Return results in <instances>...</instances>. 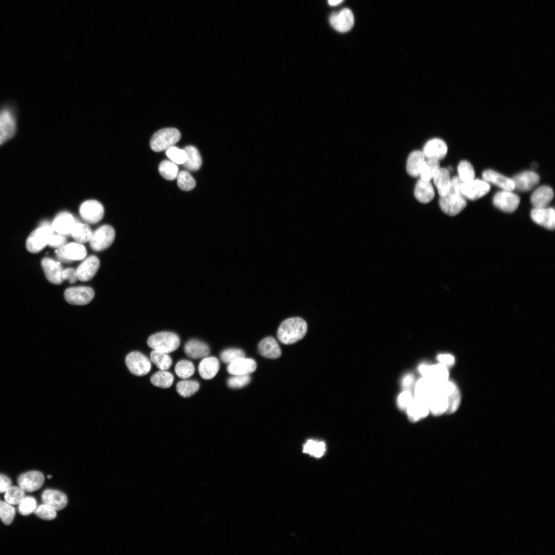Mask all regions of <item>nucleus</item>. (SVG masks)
I'll use <instances>...</instances> for the list:
<instances>
[{"mask_svg": "<svg viewBox=\"0 0 555 555\" xmlns=\"http://www.w3.org/2000/svg\"><path fill=\"white\" fill-rule=\"evenodd\" d=\"M415 382L414 375L411 373H408L403 376L401 383L403 390L412 392Z\"/></svg>", "mask_w": 555, "mask_h": 555, "instance_id": "57", "label": "nucleus"}, {"mask_svg": "<svg viewBox=\"0 0 555 555\" xmlns=\"http://www.w3.org/2000/svg\"><path fill=\"white\" fill-rule=\"evenodd\" d=\"M184 349L187 355L193 359L205 358L210 353L207 344L195 339L188 341L184 345Z\"/></svg>", "mask_w": 555, "mask_h": 555, "instance_id": "31", "label": "nucleus"}, {"mask_svg": "<svg viewBox=\"0 0 555 555\" xmlns=\"http://www.w3.org/2000/svg\"><path fill=\"white\" fill-rule=\"evenodd\" d=\"M251 378L249 375H234L227 380L228 385L232 388H239L247 385Z\"/></svg>", "mask_w": 555, "mask_h": 555, "instance_id": "54", "label": "nucleus"}, {"mask_svg": "<svg viewBox=\"0 0 555 555\" xmlns=\"http://www.w3.org/2000/svg\"><path fill=\"white\" fill-rule=\"evenodd\" d=\"M462 183L458 177H454L451 179L449 191L439 199V205L441 210L450 216L458 214L467 206L466 198L461 192Z\"/></svg>", "mask_w": 555, "mask_h": 555, "instance_id": "1", "label": "nucleus"}, {"mask_svg": "<svg viewBox=\"0 0 555 555\" xmlns=\"http://www.w3.org/2000/svg\"><path fill=\"white\" fill-rule=\"evenodd\" d=\"M15 515V509L6 502L0 501V519L6 525H10Z\"/></svg>", "mask_w": 555, "mask_h": 555, "instance_id": "48", "label": "nucleus"}, {"mask_svg": "<svg viewBox=\"0 0 555 555\" xmlns=\"http://www.w3.org/2000/svg\"><path fill=\"white\" fill-rule=\"evenodd\" d=\"M414 398L412 392L403 390L398 396L397 403L398 408L403 411H406Z\"/></svg>", "mask_w": 555, "mask_h": 555, "instance_id": "55", "label": "nucleus"}, {"mask_svg": "<svg viewBox=\"0 0 555 555\" xmlns=\"http://www.w3.org/2000/svg\"><path fill=\"white\" fill-rule=\"evenodd\" d=\"M429 411L434 415H441L446 412L448 408V397L442 393L435 390L427 400Z\"/></svg>", "mask_w": 555, "mask_h": 555, "instance_id": "23", "label": "nucleus"}, {"mask_svg": "<svg viewBox=\"0 0 555 555\" xmlns=\"http://www.w3.org/2000/svg\"><path fill=\"white\" fill-rule=\"evenodd\" d=\"M448 146L446 142L439 138H433L429 140L424 145L423 153L427 159L439 160L447 155Z\"/></svg>", "mask_w": 555, "mask_h": 555, "instance_id": "18", "label": "nucleus"}, {"mask_svg": "<svg viewBox=\"0 0 555 555\" xmlns=\"http://www.w3.org/2000/svg\"><path fill=\"white\" fill-rule=\"evenodd\" d=\"M67 242L65 235L54 233L49 237L48 245L51 247L59 248L66 245Z\"/></svg>", "mask_w": 555, "mask_h": 555, "instance_id": "56", "label": "nucleus"}, {"mask_svg": "<svg viewBox=\"0 0 555 555\" xmlns=\"http://www.w3.org/2000/svg\"><path fill=\"white\" fill-rule=\"evenodd\" d=\"M54 233L51 225L47 221L41 224L33 231L26 240V248L31 253H37L48 245L50 236Z\"/></svg>", "mask_w": 555, "mask_h": 555, "instance_id": "5", "label": "nucleus"}, {"mask_svg": "<svg viewBox=\"0 0 555 555\" xmlns=\"http://www.w3.org/2000/svg\"><path fill=\"white\" fill-rule=\"evenodd\" d=\"M150 359L160 370L168 369L172 363V359L168 353L157 350L151 351Z\"/></svg>", "mask_w": 555, "mask_h": 555, "instance_id": "39", "label": "nucleus"}, {"mask_svg": "<svg viewBox=\"0 0 555 555\" xmlns=\"http://www.w3.org/2000/svg\"><path fill=\"white\" fill-rule=\"evenodd\" d=\"M159 172L165 179L173 180L177 178L178 168L176 164L172 161L163 160L159 164Z\"/></svg>", "mask_w": 555, "mask_h": 555, "instance_id": "43", "label": "nucleus"}, {"mask_svg": "<svg viewBox=\"0 0 555 555\" xmlns=\"http://www.w3.org/2000/svg\"><path fill=\"white\" fill-rule=\"evenodd\" d=\"M94 297L93 289L87 286L70 287L67 288L64 292L65 300L72 305H86L92 300Z\"/></svg>", "mask_w": 555, "mask_h": 555, "instance_id": "10", "label": "nucleus"}, {"mask_svg": "<svg viewBox=\"0 0 555 555\" xmlns=\"http://www.w3.org/2000/svg\"><path fill=\"white\" fill-rule=\"evenodd\" d=\"M47 477H48V478L50 479V478H51V475H48Z\"/></svg>", "mask_w": 555, "mask_h": 555, "instance_id": "62", "label": "nucleus"}, {"mask_svg": "<svg viewBox=\"0 0 555 555\" xmlns=\"http://www.w3.org/2000/svg\"><path fill=\"white\" fill-rule=\"evenodd\" d=\"M18 505L19 513L25 516L34 512L37 507L36 499L31 496L25 497Z\"/></svg>", "mask_w": 555, "mask_h": 555, "instance_id": "49", "label": "nucleus"}, {"mask_svg": "<svg viewBox=\"0 0 555 555\" xmlns=\"http://www.w3.org/2000/svg\"><path fill=\"white\" fill-rule=\"evenodd\" d=\"M76 223L70 213L63 211L56 215L51 225L53 231L57 233L66 235L70 234L72 228Z\"/></svg>", "mask_w": 555, "mask_h": 555, "instance_id": "20", "label": "nucleus"}, {"mask_svg": "<svg viewBox=\"0 0 555 555\" xmlns=\"http://www.w3.org/2000/svg\"><path fill=\"white\" fill-rule=\"evenodd\" d=\"M483 178L487 182L494 184L504 190L512 191L515 186L512 179L506 177L495 171L487 170L482 174Z\"/></svg>", "mask_w": 555, "mask_h": 555, "instance_id": "25", "label": "nucleus"}, {"mask_svg": "<svg viewBox=\"0 0 555 555\" xmlns=\"http://www.w3.org/2000/svg\"><path fill=\"white\" fill-rule=\"evenodd\" d=\"M425 158L423 152L420 151H414L410 153L406 162V171L410 176L417 177L419 175Z\"/></svg>", "mask_w": 555, "mask_h": 555, "instance_id": "33", "label": "nucleus"}, {"mask_svg": "<svg viewBox=\"0 0 555 555\" xmlns=\"http://www.w3.org/2000/svg\"><path fill=\"white\" fill-rule=\"evenodd\" d=\"M435 385L427 378L422 377L415 382L413 391L415 398L427 401L435 390Z\"/></svg>", "mask_w": 555, "mask_h": 555, "instance_id": "34", "label": "nucleus"}, {"mask_svg": "<svg viewBox=\"0 0 555 555\" xmlns=\"http://www.w3.org/2000/svg\"><path fill=\"white\" fill-rule=\"evenodd\" d=\"M344 0H328V4L331 6H336L342 3Z\"/></svg>", "mask_w": 555, "mask_h": 555, "instance_id": "61", "label": "nucleus"}, {"mask_svg": "<svg viewBox=\"0 0 555 555\" xmlns=\"http://www.w3.org/2000/svg\"><path fill=\"white\" fill-rule=\"evenodd\" d=\"M520 197L512 191L503 190L496 193L493 198L495 207L505 212L511 213L518 207Z\"/></svg>", "mask_w": 555, "mask_h": 555, "instance_id": "14", "label": "nucleus"}, {"mask_svg": "<svg viewBox=\"0 0 555 555\" xmlns=\"http://www.w3.org/2000/svg\"><path fill=\"white\" fill-rule=\"evenodd\" d=\"M151 382L155 386L161 388L170 387L174 381V376L170 372L161 370L151 377Z\"/></svg>", "mask_w": 555, "mask_h": 555, "instance_id": "38", "label": "nucleus"}, {"mask_svg": "<svg viewBox=\"0 0 555 555\" xmlns=\"http://www.w3.org/2000/svg\"><path fill=\"white\" fill-rule=\"evenodd\" d=\"M433 179L440 196L446 195L449 191L451 182L449 170L446 168H439Z\"/></svg>", "mask_w": 555, "mask_h": 555, "instance_id": "32", "label": "nucleus"}, {"mask_svg": "<svg viewBox=\"0 0 555 555\" xmlns=\"http://www.w3.org/2000/svg\"><path fill=\"white\" fill-rule=\"evenodd\" d=\"M42 500L56 511L65 508L67 504V497L63 492L54 489H47L42 494Z\"/></svg>", "mask_w": 555, "mask_h": 555, "instance_id": "22", "label": "nucleus"}, {"mask_svg": "<svg viewBox=\"0 0 555 555\" xmlns=\"http://www.w3.org/2000/svg\"><path fill=\"white\" fill-rule=\"evenodd\" d=\"M125 363L133 374L141 376L147 374L151 369L149 359L139 351H132L125 358Z\"/></svg>", "mask_w": 555, "mask_h": 555, "instance_id": "9", "label": "nucleus"}, {"mask_svg": "<svg viewBox=\"0 0 555 555\" xmlns=\"http://www.w3.org/2000/svg\"><path fill=\"white\" fill-rule=\"evenodd\" d=\"M330 25L337 31L344 33L349 31L354 25V16L350 9L344 8L332 13L329 16Z\"/></svg>", "mask_w": 555, "mask_h": 555, "instance_id": "11", "label": "nucleus"}, {"mask_svg": "<svg viewBox=\"0 0 555 555\" xmlns=\"http://www.w3.org/2000/svg\"><path fill=\"white\" fill-rule=\"evenodd\" d=\"M219 368L218 359L214 357H205L200 362L198 372L204 379L209 380L214 378Z\"/></svg>", "mask_w": 555, "mask_h": 555, "instance_id": "30", "label": "nucleus"}, {"mask_svg": "<svg viewBox=\"0 0 555 555\" xmlns=\"http://www.w3.org/2000/svg\"><path fill=\"white\" fill-rule=\"evenodd\" d=\"M177 179L178 186L182 190L190 191L195 187V180L188 171H182L178 173Z\"/></svg>", "mask_w": 555, "mask_h": 555, "instance_id": "47", "label": "nucleus"}, {"mask_svg": "<svg viewBox=\"0 0 555 555\" xmlns=\"http://www.w3.org/2000/svg\"><path fill=\"white\" fill-rule=\"evenodd\" d=\"M33 513L40 518L45 520H51L57 516V511L45 504L37 506Z\"/></svg>", "mask_w": 555, "mask_h": 555, "instance_id": "52", "label": "nucleus"}, {"mask_svg": "<svg viewBox=\"0 0 555 555\" xmlns=\"http://www.w3.org/2000/svg\"><path fill=\"white\" fill-rule=\"evenodd\" d=\"M414 196L421 203H427L432 201L434 197L435 192L430 181L420 178L416 184Z\"/></svg>", "mask_w": 555, "mask_h": 555, "instance_id": "28", "label": "nucleus"}, {"mask_svg": "<svg viewBox=\"0 0 555 555\" xmlns=\"http://www.w3.org/2000/svg\"><path fill=\"white\" fill-rule=\"evenodd\" d=\"M177 375L182 379L192 376L195 372L194 364L190 361L182 360L177 362L175 368Z\"/></svg>", "mask_w": 555, "mask_h": 555, "instance_id": "46", "label": "nucleus"}, {"mask_svg": "<svg viewBox=\"0 0 555 555\" xmlns=\"http://www.w3.org/2000/svg\"><path fill=\"white\" fill-rule=\"evenodd\" d=\"M66 257L70 262L84 259L87 254L85 247L81 243H70L63 246Z\"/></svg>", "mask_w": 555, "mask_h": 555, "instance_id": "36", "label": "nucleus"}, {"mask_svg": "<svg viewBox=\"0 0 555 555\" xmlns=\"http://www.w3.org/2000/svg\"><path fill=\"white\" fill-rule=\"evenodd\" d=\"M43 474L38 471H30L21 474L17 484L25 492H33L40 489L44 483Z\"/></svg>", "mask_w": 555, "mask_h": 555, "instance_id": "15", "label": "nucleus"}, {"mask_svg": "<svg viewBox=\"0 0 555 555\" xmlns=\"http://www.w3.org/2000/svg\"><path fill=\"white\" fill-rule=\"evenodd\" d=\"M199 388L198 382L195 380H185L179 381L176 385L178 393L183 397L187 398L196 393Z\"/></svg>", "mask_w": 555, "mask_h": 555, "instance_id": "41", "label": "nucleus"}, {"mask_svg": "<svg viewBox=\"0 0 555 555\" xmlns=\"http://www.w3.org/2000/svg\"><path fill=\"white\" fill-rule=\"evenodd\" d=\"M17 131L16 115L10 105L0 107V145L12 138Z\"/></svg>", "mask_w": 555, "mask_h": 555, "instance_id": "3", "label": "nucleus"}, {"mask_svg": "<svg viewBox=\"0 0 555 555\" xmlns=\"http://www.w3.org/2000/svg\"><path fill=\"white\" fill-rule=\"evenodd\" d=\"M245 357L244 351L238 348H229L220 354V359L225 363L230 364L235 360Z\"/></svg>", "mask_w": 555, "mask_h": 555, "instance_id": "50", "label": "nucleus"}, {"mask_svg": "<svg viewBox=\"0 0 555 555\" xmlns=\"http://www.w3.org/2000/svg\"><path fill=\"white\" fill-rule=\"evenodd\" d=\"M256 368V364L255 361L245 357L229 364L227 371L233 375H245L254 372Z\"/></svg>", "mask_w": 555, "mask_h": 555, "instance_id": "24", "label": "nucleus"}, {"mask_svg": "<svg viewBox=\"0 0 555 555\" xmlns=\"http://www.w3.org/2000/svg\"><path fill=\"white\" fill-rule=\"evenodd\" d=\"M554 196L551 188L542 186L536 189L531 194L530 200L534 208L547 207Z\"/></svg>", "mask_w": 555, "mask_h": 555, "instance_id": "27", "label": "nucleus"}, {"mask_svg": "<svg viewBox=\"0 0 555 555\" xmlns=\"http://www.w3.org/2000/svg\"><path fill=\"white\" fill-rule=\"evenodd\" d=\"M461 401V395L457 387L453 392L448 396V408L446 413L452 414L457 411Z\"/></svg>", "mask_w": 555, "mask_h": 555, "instance_id": "53", "label": "nucleus"}, {"mask_svg": "<svg viewBox=\"0 0 555 555\" xmlns=\"http://www.w3.org/2000/svg\"><path fill=\"white\" fill-rule=\"evenodd\" d=\"M100 266L98 258L90 255L85 258L76 269L78 280L86 282L91 280L97 272Z\"/></svg>", "mask_w": 555, "mask_h": 555, "instance_id": "19", "label": "nucleus"}, {"mask_svg": "<svg viewBox=\"0 0 555 555\" xmlns=\"http://www.w3.org/2000/svg\"><path fill=\"white\" fill-rule=\"evenodd\" d=\"M41 265L47 279L50 282L54 284H60L63 282V269L60 262L50 257H45L42 260Z\"/></svg>", "mask_w": 555, "mask_h": 555, "instance_id": "17", "label": "nucleus"}, {"mask_svg": "<svg viewBox=\"0 0 555 555\" xmlns=\"http://www.w3.org/2000/svg\"><path fill=\"white\" fill-rule=\"evenodd\" d=\"M180 137V133L176 128L161 129L152 136L150 142V147L156 152L166 150L176 143Z\"/></svg>", "mask_w": 555, "mask_h": 555, "instance_id": "6", "label": "nucleus"}, {"mask_svg": "<svg viewBox=\"0 0 555 555\" xmlns=\"http://www.w3.org/2000/svg\"><path fill=\"white\" fill-rule=\"evenodd\" d=\"M5 500L11 505L19 504L25 497V491L20 486H11L5 492Z\"/></svg>", "mask_w": 555, "mask_h": 555, "instance_id": "44", "label": "nucleus"}, {"mask_svg": "<svg viewBox=\"0 0 555 555\" xmlns=\"http://www.w3.org/2000/svg\"><path fill=\"white\" fill-rule=\"evenodd\" d=\"M490 190V186L484 180L472 179L462 182L461 192L465 198L476 200L487 194Z\"/></svg>", "mask_w": 555, "mask_h": 555, "instance_id": "13", "label": "nucleus"}, {"mask_svg": "<svg viewBox=\"0 0 555 555\" xmlns=\"http://www.w3.org/2000/svg\"><path fill=\"white\" fill-rule=\"evenodd\" d=\"M512 180L515 189L522 192L532 189L539 182L540 176L531 171H526L514 176Z\"/></svg>", "mask_w": 555, "mask_h": 555, "instance_id": "21", "label": "nucleus"}, {"mask_svg": "<svg viewBox=\"0 0 555 555\" xmlns=\"http://www.w3.org/2000/svg\"><path fill=\"white\" fill-rule=\"evenodd\" d=\"M325 443L323 441L308 440L303 446V452L316 458L322 457L326 451Z\"/></svg>", "mask_w": 555, "mask_h": 555, "instance_id": "40", "label": "nucleus"}, {"mask_svg": "<svg viewBox=\"0 0 555 555\" xmlns=\"http://www.w3.org/2000/svg\"><path fill=\"white\" fill-rule=\"evenodd\" d=\"M258 349L262 356L270 359L278 358L282 353L278 343L272 337L263 339L258 344Z\"/></svg>", "mask_w": 555, "mask_h": 555, "instance_id": "29", "label": "nucleus"}, {"mask_svg": "<svg viewBox=\"0 0 555 555\" xmlns=\"http://www.w3.org/2000/svg\"><path fill=\"white\" fill-rule=\"evenodd\" d=\"M79 212L85 221L93 224L101 220L104 210L102 205L98 201L88 200L81 205Z\"/></svg>", "mask_w": 555, "mask_h": 555, "instance_id": "12", "label": "nucleus"}, {"mask_svg": "<svg viewBox=\"0 0 555 555\" xmlns=\"http://www.w3.org/2000/svg\"><path fill=\"white\" fill-rule=\"evenodd\" d=\"M307 324L299 317L287 319L280 324L277 336L279 341L285 344H293L301 340L306 335Z\"/></svg>", "mask_w": 555, "mask_h": 555, "instance_id": "2", "label": "nucleus"}, {"mask_svg": "<svg viewBox=\"0 0 555 555\" xmlns=\"http://www.w3.org/2000/svg\"><path fill=\"white\" fill-rule=\"evenodd\" d=\"M115 236V230L112 226L108 225H102L92 232L89 241L90 246L95 251H102L112 245Z\"/></svg>", "mask_w": 555, "mask_h": 555, "instance_id": "7", "label": "nucleus"}, {"mask_svg": "<svg viewBox=\"0 0 555 555\" xmlns=\"http://www.w3.org/2000/svg\"><path fill=\"white\" fill-rule=\"evenodd\" d=\"M406 411L409 419L412 422L425 417L430 412L427 401L415 397Z\"/></svg>", "mask_w": 555, "mask_h": 555, "instance_id": "26", "label": "nucleus"}, {"mask_svg": "<svg viewBox=\"0 0 555 555\" xmlns=\"http://www.w3.org/2000/svg\"><path fill=\"white\" fill-rule=\"evenodd\" d=\"M70 234L77 242L82 244L90 241L92 232L87 225L76 223L72 228Z\"/></svg>", "mask_w": 555, "mask_h": 555, "instance_id": "37", "label": "nucleus"}, {"mask_svg": "<svg viewBox=\"0 0 555 555\" xmlns=\"http://www.w3.org/2000/svg\"><path fill=\"white\" fill-rule=\"evenodd\" d=\"M458 177L462 182L474 179L475 172L472 164L466 160L459 162L457 166Z\"/></svg>", "mask_w": 555, "mask_h": 555, "instance_id": "45", "label": "nucleus"}, {"mask_svg": "<svg viewBox=\"0 0 555 555\" xmlns=\"http://www.w3.org/2000/svg\"><path fill=\"white\" fill-rule=\"evenodd\" d=\"M147 344L153 350L169 354L178 348L180 339L174 332L162 331L151 335L147 340Z\"/></svg>", "mask_w": 555, "mask_h": 555, "instance_id": "4", "label": "nucleus"}, {"mask_svg": "<svg viewBox=\"0 0 555 555\" xmlns=\"http://www.w3.org/2000/svg\"><path fill=\"white\" fill-rule=\"evenodd\" d=\"M418 369L422 377L427 378L435 386L449 380L448 368L440 363L432 365L422 363Z\"/></svg>", "mask_w": 555, "mask_h": 555, "instance_id": "8", "label": "nucleus"}, {"mask_svg": "<svg viewBox=\"0 0 555 555\" xmlns=\"http://www.w3.org/2000/svg\"><path fill=\"white\" fill-rule=\"evenodd\" d=\"M440 168L439 161L427 159L425 160L419 173L420 178L425 180L433 179L434 176Z\"/></svg>", "mask_w": 555, "mask_h": 555, "instance_id": "42", "label": "nucleus"}, {"mask_svg": "<svg viewBox=\"0 0 555 555\" xmlns=\"http://www.w3.org/2000/svg\"><path fill=\"white\" fill-rule=\"evenodd\" d=\"M166 155L176 164H183L186 160V154L184 150H181L174 145L166 150Z\"/></svg>", "mask_w": 555, "mask_h": 555, "instance_id": "51", "label": "nucleus"}, {"mask_svg": "<svg viewBox=\"0 0 555 555\" xmlns=\"http://www.w3.org/2000/svg\"><path fill=\"white\" fill-rule=\"evenodd\" d=\"M62 276L63 280H67L70 283H73L78 280L77 270L72 268L63 269Z\"/></svg>", "mask_w": 555, "mask_h": 555, "instance_id": "58", "label": "nucleus"}, {"mask_svg": "<svg viewBox=\"0 0 555 555\" xmlns=\"http://www.w3.org/2000/svg\"><path fill=\"white\" fill-rule=\"evenodd\" d=\"M183 150L186 154V160L182 165L191 171L199 170L201 165L202 160L197 149L193 146L189 145Z\"/></svg>", "mask_w": 555, "mask_h": 555, "instance_id": "35", "label": "nucleus"}, {"mask_svg": "<svg viewBox=\"0 0 555 555\" xmlns=\"http://www.w3.org/2000/svg\"><path fill=\"white\" fill-rule=\"evenodd\" d=\"M11 485L10 479L6 475L0 474V493L5 492Z\"/></svg>", "mask_w": 555, "mask_h": 555, "instance_id": "60", "label": "nucleus"}, {"mask_svg": "<svg viewBox=\"0 0 555 555\" xmlns=\"http://www.w3.org/2000/svg\"><path fill=\"white\" fill-rule=\"evenodd\" d=\"M531 219L537 224L550 230L555 227V212L552 208H534L530 213Z\"/></svg>", "mask_w": 555, "mask_h": 555, "instance_id": "16", "label": "nucleus"}, {"mask_svg": "<svg viewBox=\"0 0 555 555\" xmlns=\"http://www.w3.org/2000/svg\"><path fill=\"white\" fill-rule=\"evenodd\" d=\"M439 363L448 367L452 366L455 362L454 357L449 354H440L437 356Z\"/></svg>", "mask_w": 555, "mask_h": 555, "instance_id": "59", "label": "nucleus"}]
</instances>
